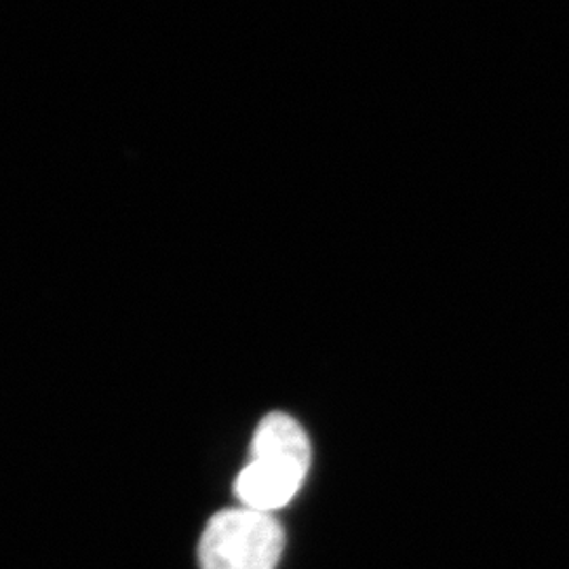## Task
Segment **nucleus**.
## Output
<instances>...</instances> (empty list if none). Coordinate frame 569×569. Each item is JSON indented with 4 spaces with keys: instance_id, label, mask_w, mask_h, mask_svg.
I'll return each instance as SVG.
<instances>
[{
    "instance_id": "nucleus-1",
    "label": "nucleus",
    "mask_w": 569,
    "mask_h": 569,
    "mask_svg": "<svg viewBox=\"0 0 569 569\" xmlns=\"http://www.w3.org/2000/svg\"><path fill=\"white\" fill-rule=\"evenodd\" d=\"M308 468L305 428L287 413H268L253 435L249 465L237 477V498L244 509H283L302 488Z\"/></svg>"
},
{
    "instance_id": "nucleus-2",
    "label": "nucleus",
    "mask_w": 569,
    "mask_h": 569,
    "mask_svg": "<svg viewBox=\"0 0 569 569\" xmlns=\"http://www.w3.org/2000/svg\"><path fill=\"white\" fill-rule=\"evenodd\" d=\"M283 528L262 510L226 509L213 515L199 542L201 569H277Z\"/></svg>"
}]
</instances>
